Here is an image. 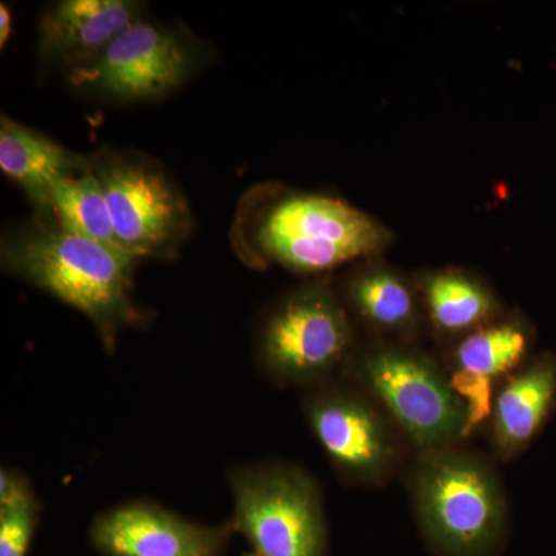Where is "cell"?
<instances>
[{
	"label": "cell",
	"instance_id": "obj_1",
	"mask_svg": "<svg viewBox=\"0 0 556 556\" xmlns=\"http://www.w3.org/2000/svg\"><path fill=\"white\" fill-rule=\"evenodd\" d=\"M135 263L60 222L33 223L2 241L3 268L84 314L110 351L124 328L144 318L134 300Z\"/></svg>",
	"mask_w": 556,
	"mask_h": 556
},
{
	"label": "cell",
	"instance_id": "obj_2",
	"mask_svg": "<svg viewBox=\"0 0 556 556\" xmlns=\"http://www.w3.org/2000/svg\"><path fill=\"white\" fill-rule=\"evenodd\" d=\"M417 522L441 556L492 554L507 527V500L492 468L457 450L426 453L413 475Z\"/></svg>",
	"mask_w": 556,
	"mask_h": 556
},
{
	"label": "cell",
	"instance_id": "obj_3",
	"mask_svg": "<svg viewBox=\"0 0 556 556\" xmlns=\"http://www.w3.org/2000/svg\"><path fill=\"white\" fill-rule=\"evenodd\" d=\"M233 533L248 556H325L327 518L320 486L294 464L262 463L230 468Z\"/></svg>",
	"mask_w": 556,
	"mask_h": 556
},
{
	"label": "cell",
	"instance_id": "obj_4",
	"mask_svg": "<svg viewBox=\"0 0 556 556\" xmlns=\"http://www.w3.org/2000/svg\"><path fill=\"white\" fill-rule=\"evenodd\" d=\"M353 345L350 317L327 281L291 292L260 329L258 367L281 387L325 386Z\"/></svg>",
	"mask_w": 556,
	"mask_h": 556
},
{
	"label": "cell",
	"instance_id": "obj_5",
	"mask_svg": "<svg viewBox=\"0 0 556 556\" xmlns=\"http://www.w3.org/2000/svg\"><path fill=\"white\" fill-rule=\"evenodd\" d=\"M391 236L375 218L321 195H291L262 217L257 244L266 257L289 270L318 274L379 254Z\"/></svg>",
	"mask_w": 556,
	"mask_h": 556
},
{
	"label": "cell",
	"instance_id": "obj_6",
	"mask_svg": "<svg viewBox=\"0 0 556 556\" xmlns=\"http://www.w3.org/2000/svg\"><path fill=\"white\" fill-rule=\"evenodd\" d=\"M119 248L131 258L169 257L192 228L188 201L163 167L141 155L91 159Z\"/></svg>",
	"mask_w": 556,
	"mask_h": 556
},
{
	"label": "cell",
	"instance_id": "obj_7",
	"mask_svg": "<svg viewBox=\"0 0 556 556\" xmlns=\"http://www.w3.org/2000/svg\"><path fill=\"white\" fill-rule=\"evenodd\" d=\"M364 382L409 441L426 453L466 438V409L441 369L409 351L382 348L358 362Z\"/></svg>",
	"mask_w": 556,
	"mask_h": 556
},
{
	"label": "cell",
	"instance_id": "obj_8",
	"mask_svg": "<svg viewBox=\"0 0 556 556\" xmlns=\"http://www.w3.org/2000/svg\"><path fill=\"white\" fill-rule=\"evenodd\" d=\"M200 51L177 30L139 20L97 60L72 70L76 89L118 102L156 100L178 89L199 67Z\"/></svg>",
	"mask_w": 556,
	"mask_h": 556
},
{
	"label": "cell",
	"instance_id": "obj_9",
	"mask_svg": "<svg viewBox=\"0 0 556 556\" xmlns=\"http://www.w3.org/2000/svg\"><path fill=\"white\" fill-rule=\"evenodd\" d=\"M309 391L303 402L306 420L340 477L357 484L390 477L397 450L378 409L345 388L325 383Z\"/></svg>",
	"mask_w": 556,
	"mask_h": 556
},
{
	"label": "cell",
	"instance_id": "obj_10",
	"mask_svg": "<svg viewBox=\"0 0 556 556\" xmlns=\"http://www.w3.org/2000/svg\"><path fill=\"white\" fill-rule=\"evenodd\" d=\"M233 535L229 521L200 525L149 500L108 508L89 530L102 556H225Z\"/></svg>",
	"mask_w": 556,
	"mask_h": 556
},
{
	"label": "cell",
	"instance_id": "obj_11",
	"mask_svg": "<svg viewBox=\"0 0 556 556\" xmlns=\"http://www.w3.org/2000/svg\"><path fill=\"white\" fill-rule=\"evenodd\" d=\"M134 0H64L43 14L39 50L43 61L75 70L97 60L121 33L142 20Z\"/></svg>",
	"mask_w": 556,
	"mask_h": 556
},
{
	"label": "cell",
	"instance_id": "obj_12",
	"mask_svg": "<svg viewBox=\"0 0 556 556\" xmlns=\"http://www.w3.org/2000/svg\"><path fill=\"white\" fill-rule=\"evenodd\" d=\"M556 405V354L544 353L507 380L496 396L493 445L511 459L543 430Z\"/></svg>",
	"mask_w": 556,
	"mask_h": 556
},
{
	"label": "cell",
	"instance_id": "obj_13",
	"mask_svg": "<svg viewBox=\"0 0 556 556\" xmlns=\"http://www.w3.org/2000/svg\"><path fill=\"white\" fill-rule=\"evenodd\" d=\"M90 167L91 159L70 152L39 131L2 115L0 169L21 186L36 206L51 208L53 186Z\"/></svg>",
	"mask_w": 556,
	"mask_h": 556
},
{
	"label": "cell",
	"instance_id": "obj_14",
	"mask_svg": "<svg viewBox=\"0 0 556 556\" xmlns=\"http://www.w3.org/2000/svg\"><path fill=\"white\" fill-rule=\"evenodd\" d=\"M422 294L431 324L444 334H470L484 327L496 311L489 289L457 270L428 274Z\"/></svg>",
	"mask_w": 556,
	"mask_h": 556
},
{
	"label": "cell",
	"instance_id": "obj_15",
	"mask_svg": "<svg viewBox=\"0 0 556 556\" xmlns=\"http://www.w3.org/2000/svg\"><path fill=\"white\" fill-rule=\"evenodd\" d=\"M348 299L358 316L380 331L407 334L419 320L412 287L386 266H369L351 278Z\"/></svg>",
	"mask_w": 556,
	"mask_h": 556
},
{
	"label": "cell",
	"instance_id": "obj_16",
	"mask_svg": "<svg viewBox=\"0 0 556 556\" xmlns=\"http://www.w3.org/2000/svg\"><path fill=\"white\" fill-rule=\"evenodd\" d=\"M532 346L526 324L507 320L470 332L455 351L456 369L495 380L519 367Z\"/></svg>",
	"mask_w": 556,
	"mask_h": 556
},
{
	"label": "cell",
	"instance_id": "obj_17",
	"mask_svg": "<svg viewBox=\"0 0 556 556\" xmlns=\"http://www.w3.org/2000/svg\"><path fill=\"white\" fill-rule=\"evenodd\" d=\"M51 208L64 228L98 243L121 249L113 230L104 189L91 167L83 174L62 178L53 186Z\"/></svg>",
	"mask_w": 556,
	"mask_h": 556
},
{
	"label": "cell",
	"instance_id": "obj_18",
	"mask_svg": "<svg viewBox=\"0 0 556 556\" xmlns=\"http://www.w3.org/2000/svg\"><path fill=\"white\" fill-rule=\"evenodd\" d=\"M40 504L30 479L0 471V556H27L38 527Z\"/></svg>",
	"mask_w": 556,
	"mask_h": 556
},
{
	"label": "cell",
	"instance_id": "obj_19",
	"mask_svg": "<svg viewBox=\"0 0 556 556\" xmlns=\"http://www.w3.org/2000/svg\"><path fill=\"white\" fill-rule=\"evenodd\" d=\"M453 390L466 409V437H470L477 428L481 427L495 412L493 401V379L471 375V372L456 369L450 378Z\"/></svg>",
	"mask_w": 556,
	"mask_h": 556
},
{
	"label": "cell",
	"instance_id": "obj_20",
	"mask_svg": "<svg viewBox=\"0 0 556 556\" xmlns=\"http://www.w3.org/2000/svg\"><path fill=\"white\" fill-rule=\"evenodd\" d=\"M11 30H13V16H11L9 5L2 3L0 5V46L5 47V43L9 42Z\"/></svg>",
	"mask_w": 556,
	"mask_h": 556
}]
</instances>
